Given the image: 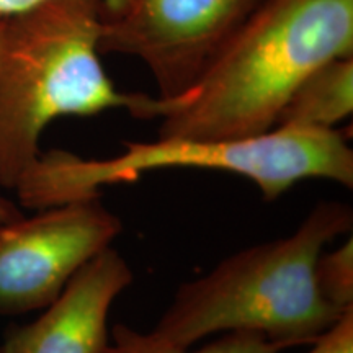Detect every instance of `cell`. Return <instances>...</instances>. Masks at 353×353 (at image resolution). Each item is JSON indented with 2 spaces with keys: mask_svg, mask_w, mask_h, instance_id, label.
<instances>
[{
  "mask_svg": "<svg viewBox=\"0 0 353 353\" xmlns=\"http://www.w3.org/2000/svg\"><path fill=\"white\" fill-rule=\"evenodd\" d=\"M39 2L43 0H0V17H10ZM99 2L105 8V15H114L125 8L130 0H99Z\"/></svg>",
  "mask_w": 353,
  "mask_h": 353,
  "instance_id": "7c38bea8",
  "label": "cell"
},
{
  "mask_svg": "<svg viewBox=\"0 0 353 353\" xmlns=\"http://www.w3.org/2000/svg\"><path fill=\"white\" fill-rule=\"evenodd\" d=\"M347 56L353 0H260L196 82L172 99L149 97L141 120H161L159 138L262 134L309 74Z\"/></svg>",
  "mask_w": 353,
  "mask_h": 353,
  "instance_id": "6da1fadb",
  "label": "cell"
},
{
  "mask_svg": "<svg viewBox=\"0 0 353 353\" xmlns=\"http://www.w3.org/2000/svg\"><path fill=\"white\" fill-rule=\"evenodd\" d=\"M285 350L288 348L281 343L250 330L224 332L208 345L190 350L165 341L154 330L141 332L126 324H117L110 329V342L101 353H281Z\"/></svg>",
  "mask_w": 353,
  "mask_h": 353,
  "instance_id": "9c48e42d",
  "label": "cell"
},
{
  "mask_svg": "<svg viewBox=\"0 0 353 353\" xmlns=\"http://www.w3.org/2000/svg\"><path fill=\"white\" fill-rule=\"evenodd\" d=\"M352 224L347 203L319 201L290 236L242 249L180 285L154 332L183 348L232 330L286 348L311 345L347 314L322 299L314 270L322 250Z\"/></svg>",
  "mask_w": 353,
  "mask_h": 353,
  "instance_id": "7a4b0ae2",
  "label": "cell"
},
{
  "mask_svg": "<svg viewBox=\"0 0 353 353\" xmlns=\"http://www.w3.org/2000/svg\"><path fill=\"white\" fill-rule=\"evenodd\" d=\"M132 280L130 263L117 249L101 250L38 319L6 330L0 353H101L110 342L114 299Z\"/></svg>",
  "mask_w": 353,
  "mask_h": 353,
  "instance_id": "52a82bcc",
  "label": "cell"
},
{
  "mask_svg": "<svg viewBox=\"0 0 353 353\" xmlns=\"http://www.w3.org/2000/svg\"><path fill=\"white\" fill-rule=\"evenodd\" d=\"M157 169H206L245 176L265 201L306 179H325L353 187V151L339 131L280 125L239 139L157 138L126 143L120 156L83 159L52 149L41 152L15 192L21 206L43 210L100 195L105 185L136 182Z\"/></svg>",
  "mask_w": 353,
  "mask_h": 353,
  "instance_id": "277c9868",
  "label": "cell"
},
{
  "mask_svg": "<svg viewBox=\"0 0 353 353\" xmlns=\"http://www.w3.org/2000/svg\"><path fill=\"white\" fill-rule=\"evenodd\" d=\"M121 231V219L101 195L0 221V314L20 316L50 306Z\"/></svg>",
  "mask_w": 353,
  "mask_h": 353,
  "instance_id": "5b68a950",
  "label": "cell"
},
{
  "mask_svg": "<svg viewBox=\"0 0 353 353\" xmlns=\"http://www.w3.org/2000/svg\"><path fill=\"white\" fill-rule=\"evenodd\" d=\"M316 285L324 301L341 312L353 309V241L334 250H322L316 262Z\"/></svg>",
  "mask_w": 353,
  "mask_h": 353,
  "instance_id": "30bf717a",
  "label": "cell"
},
{
  "mask_svg": "<svg viewBox=\"0 0 353 353\" xmlns=\"http://www.w3.org/2000/svg\"><path fill=\"white\" fill-rule=\"evenodd\" d=\"M3 23H6V17H0V37H2ZM21 216L20 210L10 201H7L6 198H0V221H10Z\"/></svg>",
  "mask_w": 353,
  "mask_h": 353,
  "instance_id": "4fadbf2b",
  "label": "cell"
},
{
  "mask_svg": "<svg viewBox=\"0 0 353 353\" xmlns=\"http://www.w3.org/2000/svg\"><path fill=\"white\" fill-rule=\"evenodd\" d=\"M307 347L306 353H353V309Z\"/></svg>",
  "mask_w": 353,
  "mask_h": 353,
  "instance_id": "8fae6325",
  "label": "cell"
},
{
  "mask_svg": "<svg viewBox=\"0 0 353 353\" xmlns=\"http://www.w3.org/2000/svg\"><path fill=\"white\" fill-rule=\"evenodd\" d=\"M260 0H130L105 15L100 52L139 59L159 99L183 94L205 72Z\"/></svg>",
  "mask_w": 353,
  "mask_h": 353,
  "instance_id": "8992f818",
  "label": "cell"
},
{
  "mask_svg": "<svg viewBox=\"0 0 353 353\" xmlns=\"http://www.w3.org/2000/svg\"><path fill=\"white\" fill-rule=\"evenodd\" d=\"M353 112V56L337 57L311 72L296 87L276 126L335 130Z\"/></svg>",
  "mask_w": 353,
  "mask_h": 353,
  "instance_id": "ba28073f",
  "label": "cell"
},
{
  "mask_svg": "<svg viewBox=\"0 0 353 353\" xmlns=\"http://www.w3.org/2000/svg\"><path fill=\"white\" fill-rule=\"evenodd\" d=\"M105 8L99 0H43L6 17L0 37V187L15 190L61 117L128 110L148 97L120 92L100 61Z\"/></svg>",
  "mask_w": 353,
  "mask_h": 353,
  "instance_id": "3957f363",
  "label": "cell"
}]
</instances>
